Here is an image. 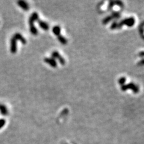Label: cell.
<instances>
[{"label": "cell", "instance_id": "obj_5", "mask_svg": "<svg viewBox=\"0 0 144 144\" xmlns=\"http://www.w3.org/2000/svg\"><path fill=\"white\" fill-rule=\"evenodd\" d=\"M0 113L4 116H7L9 114L7 108L3 104H0Z\"/></svg>", "mask_w": 144, "mask_h": 144}, {"label": "cell", "instance_id": "obj_2", "mask_svg": "<svg viewBox=\"0 0 144 144\" xmlns=\"http://www.w3.org/2000/svg\"><path fill=\"white\" fill-rule=\"evenodd\" d=\"M17 38L14 36H12L10 40V52L14 54L17 52Z\"/></svg>", "mask_w": 144, "mask_h": 144}, {"label": "cell", "instance_id": "obj_3", "mask_svg": "<svg viewBox=\"0 0 144 144\" xmlns=\"http://www.w3.org/2000/svg\"><path fill=\"white\" fill-rule=\"evenodd\" d=\"M17 4L21 8H22L25 11H28L30 9V6L25 1H22V0H20L17 2Z\"/></svg>", "mask_w": 144, "mask_h": 144}, {"label": "cell", "instance_id": "obj_8", "mask_svg": "<svg viewBox=\"0 0 144 144\" xmlns=\"http://www.w3.org/2000/svg\"><path fill=\"white\" fill-rule=\"evenodd\" d=\"M52 57H55V58H58V59L60 60V62H61V64L64 63V60L62 59V58H61V57H60V55H59L57 52H52Z\"/></svg>", "mask_w": 144, "mask_h": 144}, {"label": "cell", "instance_id": "obj_4", "mask_svg": "<svg viewBox=\"0 0 144 144\" xmlns=\"http://www.w3.org/2000/svg\"><path fill=\"white\" fill-rule=\"evenodd\" d=\"M13 36H14V37L17 38V40H19L20 42L22 43L23 45H25V44L26 43V39H25V37H24V36L21 34V33H15V34H14Z\"/></svg>", "mask_w": 144, "mask_h": 144}, {"label": "cell", "instance_id": "obj_10", "mask_svg": "<svg viewBox=\"0 0 144 144\" xmlns=\"http://www.w3.org/2000/svg\"><path fill=\"white\" fill-rule=\"evenodd\" d=\"M6 120L2 119H2H0V129L4 126V125L6 124Z\"/></svg>", "mask_w": 144, "mask_h": 144}, {"label": "cell", "instance_id": "obj_6", "mask_svg": "<svg viewBox=\"0 0 144 144\" xmlns=\"http://www.w3.org/2000/svg\"><path fill=\"white\" fill-rule=\"evenodd\" d=\"M37 22H38V25H39V26L42 28L43 30H46V31L49 30V25H48L46 22H44V21H41V20H39V19L37 21Z\"/></svg>", "mask_w": 144, "mask_h": 144}, {"label": "cell", "instance_id": "obj_7", "mask_svg": "<svg viewBox=\"0 0 144 144\" xmlns=\"http://www.w3.org/2000/svg\"><path fill=\"white\" fill-rule=\"evenodd\" d=\"M45 61L46 63L49 64V65H50L52 67H56L57 66V63H56V61H55L54 59L50 58H45Z\"/></svg>", "mask_w": 144, "mask_h": 144}, {"label": "cell", "instance_id": "obj_1", "mask_svg": "<svg viewBox=\"0 0 144 144\" xmlns=\"http://www.w3.org/2000/svg\"><path fill=\"white\" fill-rule=\"evenodd\" d=\"M38 20V14L36 12H34L30 16L28 20L29 25H30V31L33 35L36 36L38 34V31L34 25V22Z\"/></svg>", "mask_w": 144, "mask_h": 144}, {"label": "cell", "instance_id": "obj_9", "mask_svg": "<svg viewBox=\"0 0 144 144\" xmlns=\"http://www.w3.org/2000/svg\"><path fill=\"white\" fill-rule=\"evenodd\" d=\"M52 31L55 35H58L60 32V28L59 26H55L54 28H53Z\"/></svg>", "mask_w": 144, "mask_h": 144}]
</instances>
